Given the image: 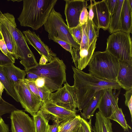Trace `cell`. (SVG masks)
<instances>
[{"label": "cell", "instance_id": "6da1fadb", "mask_svg": "<svg viewBox=\"0 0 132 132\" xmlns=\"http://www.w3.org/2000/svg\"><path fill=\"white\" fill-rule=\"evenodd\" d=\"M73 72L74 85L77 108L82 110L89 103L96 94L107 89L118 90L122 88L116 81L106 80L96 77L72 66Z\"/></svg>", "mask_w": 132, "mask_h": 132}, {"label": "cell", "instance_id": "7a4b0ae2", "mask_svg": "<svg viewBox=\"0 0 132 132\" xmlns=\"http://www.w3.org/2000/svg\"><path fill=\"white\" fill-rule=\"evenodd\" d=\"M23 9L18 18L20 25L37 30L46 21L57 0H23Z\"/></svg>", "mask_w": 132, "mask_h": 132}, {"label": "cell", "instance_id": "3957f363", "mask_svg": "<svg viewBox=\"0 0 132 132\" xmlns=\"http://www.w3.org/2000/svg\"><path fill=\"white\" fill-rule=\"evenodd\" d=\"M0 21L7 29L16 44L18 58L27 71L38 64L35 56L27 44L23 34L16 27L14 15L8 13H3L0 10Z\"/></svg>", "mask_w": 132, "mask_h": 132}, {"label": "cell", "instance_id": "277c9868", "mask_svg": "<svg viewBox=\"0 0 132 132\" xmlns=\"http://www.w3.org/2000/svg\"><path fill=\"white\" fill-rule=\"evenodd\" d=\"M66 67L62 60L56 57L51 62L44 65L38 64L26 71L44 78L45 86L51 93L62 87L66 82Z\"/></svg>", "mask_w": 132, "mask_h": 132}, {"label": "cell", "instance_id": "5b68a950", "mask_svg": "<svg viewBox=\"0 0 132 132\" xmlns=\"http://www.w3.org/2000/svg\"><path fill=\"white\" fill-rule=\"evenodd\" d=\"M87 65L89 73L96 77L117 81L119 61L106 51L94 52Z\"/></svg>", "mask_w": 132, "mask_h": 132}, {"label": "cell", "instance_id": "8992f818", "mask_svg": "<svg viewBox=\"0 0 132 132\" xmlns=\"http://www.w3.org/2000/svg\"><path fill=\"white\" fill-rule=\"evenodd\" d=\"M43 25L50 40H59L68 43L73 47H80V45L73 38L61 15L55 11L54 7Z\"/></svg>", "mask_w": 132, "mask_h": 132}, {"label": "cell", "instance_id": "52a82bcc", "mask_svg": "<svg viewBox=\"0 0 132 132\" xmlns=\"http://www.w3.org/2000/svg\"><path fill=\"white\" fill-rule=\"evenodd\" d=\"M132 42L130 34L119 31L107 39L106 51L119 61L132 64Z\"/></svg>", "mask_w": 132, "mask_h": 132}, {"label": "cell", "instance_id": "ba28073f", "mask_svg": "<svg viewBox=\"0 0 132 132\" xmlns=\"http://www.w3.org/2000/svg\"><path fill=\"white\" fill-rule=\"evenodd\" d=\"M14 88L19 102L24 111L33 117L40 110L42 106L40 100L38 99L28 89L23 80L14 84Z\"/></svg>", "mask_w": 132, "mask_h": 132}, {"label": "cell", "instance_id": "9c48e42d", "mask_svg": "<svg viewBox=\"0 0 132 132\" xmlns=\"http://www.w3.org/2000/svg\"><path fill=\"white\" fill-rule=\"evenodd\" d=\"M49 101L67 110L77 112L76 99L73 86L68 83L54 93H50Z\"/></svg>", "mask_w": 132, "mask_h": 132}, {"label": "cell", "instance_id": "30bf717a", "mask_svg": "<svg viewBox=\"0 0 132 132\" xmlns=\"http://www.w3.org/2000/svg\"><path fill=\"white\" fill-rule=\"evenodd\" d=\"M40 110L48 120L59 124L77 115V112L57 105L49 100L44 103Z\"/></svg>", "mask_w": 132, "mask_h": 132}, {"label": "cell", "instance_id": "8fae6325", "mask_svg": "<svg viewBox=\"0 0 132 132\" xmlns=\"http://www.w3.org/2000/svg\"><path fill=\"white\" fill-rule=\"evenodd\" d=\"M107 89L103 90L98 108L105 117L109 118L112 114L119 108L118 97L120 89Z\"/></svg>", "mask_w": 132, "mask_h": 132}, {"label": "cell", "instance_id": "7c38bea8", "mask_svg": "<svg viewBox=\"0 0 132 132\" xmlns=\"http://www.w3.org/2000/svg\"><path fill=\"white\" fill-rule=\"evenodd\" d=\"M94 17L92 20L98 36L100 28L106 30L109 28L111 15L105 0L96 2L93 0Z\"/></svg>", "mask_w": 132, "mask_h": 132}, {"label": "cell", "instance_id": "4fadbf2b", "mask_svg": "<svg viewBox=\"0 0 132 132\" xmlns=\"http://www.w3.org/2000/svg\"><path fill=\"white\" fill-rule=\"evenodd\" d=\"M10 118L11 132H36L33 120L22 110H14Z\"/></svg>", "mask_w": 132, "mask_h": 132}, {"label": "cell", "instance_id": "5bb4252c", "mask_svg": "<svg viewBox=\"0 0 132 132\" xmlns=\"http://www.w3.org/2000/svg\"><path fill=\"white\" fill-rule=\"evenodd\" d=\"M65 4L64 14L67 25L69 28L76 27L79 24V19L81 11L87 5V1L64 0Z\"/></svg>", "mask_w": 132, "mask_h": 132}, {"label": "cell", "instance_id": "9a60e30c", "mask_svg": "<svg viewBox=\"0 0 132 132\" xmlns=\"http://www.w3.org/2000/svg\"><path fill=\"white\" fill-rule=\"evenodd\" d=\"M23 33L28 44L33 47L41 56L45 57L49 62L57 57L56 54L42 41L35 32L28 30L23 31Z\"/></svg>", "mask_w": 132, "mask_h": 132}, {"label": "cell", "instance_id": "2e32d148", "mask_svg": "<svg viewBox=\"0 0 132 132\" xmlns=\"http://www.w3.org/2000/svg\"><path fill=\"white\" fill-rule=\"evenodd\" d=\"M97 39L95 40L88 49L72 48L71 55L76 68L82 70L88 65L96 47Z\"/></svg>", "mask_w": 132, "mask_h": 132}, {"label": "cell", "instance_id": "e0dca14e", "mask_svg": "<svg viewBox=\"0 0 132 132\" xmlns=\"http://www.w3.org/2000/svg\"><path fill=\"white\" fill-rule=\"evenodd\" d=\"M117 81L121 88L126 90L132 89V64L119 61Z\"/></svg>", "mask_w": 132, "mask_h": 132}, {"label": "cell", "instance_id": "ac0fdd59", "mask_svg": "<svg viewBox=\"0 0 132 132\" xmlns=\"http://www.w3.org/2000/svg\"><path fill=\"white\" fill-rule=\"evenodd\" d=\"M121 31L130 34L132 31V10L128 0H124L120 15Z\"/></svg>", "mask_w": 132, "mask_h": 132}, {"label": "cell", "instance_id": "d6986e66", "mask_svg": "<svg viewBox=\"0 0 132 132\" xmlns=\"http://www.w3.org/2000/svg\"><path fill=\"white\" fill-rule=\"evenodd\" d=\"M4 72L10 80L14 84L24 80L27 75L25 70L20 69L14 64L3 66Z\"/></svg>", "mask_w": 132, "mask_h": 132}, {"label": "cell", "instance_id": "ffe728a7", "mask_svg": "<svg viewBox=\"0 0 132 132\" xmlns=\"http://www.w3.org/2000/svg\"><path fill=\"white\" fill-rule=\"evenodd\" d=\"M103 90L97 92L82 110L83 112L80 113L81 117L86 120L89 119L94 116L95 111L98 108Z\"/></svg>", "mask_w": 132, "mask_h": 132}, {"label": "cell", "instance_id": "44dd1931", "mask_svg": "<svg viewBox=\"0 0 132 132\" xmlns=\"http://www.w3.org/2000/svg\"><path fill=\"white\" fill-rule=\"evenodd\" d=\"M95 121L92 128L94 132H113L110 120L105 117L99 111L95 114Z\"/></svg>", "mask_w": 132, "mask_h": 132}, {"label": "cell", "instance_id": "7402d4cb", "mask_svg": "<svg viewBox=\"0 0 132 132\" xmlns=\"http://www.w3.org/2000/svg\"><path fill=\"white\" fill-rule=\"evenodd\" d=\"M0 30L8 51L15 59H18V48L16 43L10 32L0 21Z\"/></svg>", "mask_w": 132, "mask_h": 132}, {"label": "cell", "instance_id": "603a6c76", "mask_svg": "<svg viewBox=\"0 0 132 132\" xmlns=\"http://www.w3.org/2000/svg\"><path fill=\"white\" fill-rule=\"evenodd\" d=\"M124 1V0H119L117 9L111 16L108 28L111 34L121 31L120 15Z\"/></svg>", "mask_w": 132, "mask_h": 132}, {"label": "cell", "instance_id": "cb8c5ba5", "mask_svg": "<svg viewBox=\"0 0 132 132\" xmlns=\"http://www.w3.org/2000/svg\"><path fill=\"white\" fill-rule=\"evenodd\" d=\"M0 81L3 85L7 94L16 102H19V99L13 84L10 80L4 73L3 67L1 66H0Z\"/></svg>", "mask_w": 132, "mask_h": 132}, {"label": "cell", "instance_id": "d4e9b609", "mask_svg": "<svg viewBox=\"0 0 132 132\" xmlns=\"http://www.w3.org/2000/svg\"><path fill=\"white\" fill-rule=\"evenodd\" d=\"M79 115L60 123L58 132H75L81 125L80 118Z\"/></svg>", "mask_w": 132, "mask_h": 132}, {"label": "cell", "instance_id": "484cf974", "mask_svg": "<svg viewBox=\"0 0 132 132\" xmlns=\"http://www.w3.org/2000/svg\"><path fill=\"white\" fill-rule=\"evenodd\" d=\"M36 132H47L49 120L40 110L33 117Z\"/></svg>", "mask_w": 132, "mask_h": 132}, {"label": "cell", "instance_id": "4316f807", "mask_svg": "<svg viewBox=\"0 0 132 132\" xmlns=\"http://www.w3.org/2000/svg\"><path fill=\"white\" fill-rule=\"evenodd\" d=\"M109 119L118 122L125 131H128L129 129H131V127L127 123L122 109L121 108H119L116 110Z\"/></svg>", "mask_w": 132, "mask_h": 132}, {"label": "cell", "instance_id": "83f0119b", "mask_svg": "<svg viewBox=\"0 0 132 132\" xmlns=\"http://www.w3.org/2000/svg\"><path fill=\"white\" fill-rule=\"evenodd\" d=\"M88 47L98 37L96 33V29L92 21L88 19L87 22Z\"/></svg>", "mask_w": 132, "mask_h": 132}, {"label": "cell", "instance_id": "f1b7e54d", "mask_svg": "<svg viewBox=\"0 0 132 132\" xmlns=\"http://www.w3.org/2000/svg\"><path fill=\"white\" fill-rule=\"evenodd\" d=\"M17 110L14 105L3 99L0 100V117L5 114L11 113L13 111Z\"/></svg>", "mask_w": 132, "mask_h": 132}, {"label": "cell", "instance_id": "f546056e", "mask_svg": "<svg viewBox=\"0 0 132 132\" xmlns=\"http://www.w3.org/2000/svg\"><path fill=\"white\" fill-rule=\"evenodd\" d=\"M35 80H29L25 78L23 81L31 92L38 99L40 100L38 88L34 82Z\"/></svg>", "mask_w": 132, "mask_h": 132}, {"label": "cell", "instance_id": "4dcf8cb0", "mask_svg": "<svg viewBox=\"0 0 132 132\" xmlns=\"http://www.w3.org/2000/svg\"><path fill=\"white\" fill-rule=\"evenodd\" d=\"M70 29L71 34L73 38L80 45L82 35V26L79 24L77 27Z\"/></svg>", "mask_w": 132, "mask_h": 132}, {"label": "cell", "instance_id": "1f68e13d", "mask_svg": "<svg viewBox=\"0 0 132 132\" xmlns=\"http://www.w3.org/2000/svg\"><path fill=\"white\" fill-rule=\"evenodd\" d=\"M87 22L82 26V35L80 44L79 48L80 49H88L89 48Z\"/></svg>", "mask_w": 132, "mask_h": 132}, {"label": "cell", "instance_id": "d6a6232c", "mask_svg": "<svg viewBox=\"0 0 132 132\" xmlns=\"http://www.w3.org/2000/svg\"><path fill=\"white\" fill-rule=\"evenodd\" d=\"M15 61L13 57L6 55L0 50V66L14 64Z\"/></svg>", "mask_w": 132, "mask_h": 132}, {"label": "cell", "instance_id": "836d02e7", "mask_svg": "<svg viewBox=\"0 0 132 132\" xmlns=\"http://www.w3.org/2000/svg\"><path fill=\"white\" fill-rule=\"evenodd\" d=\"M38 88L42 106L44 103L49 100L50 95L51 93L45 86L41 88Z\"/></svg>", "mask_w": 132, "mask_h": 132}, {"label": "cell", "instance_id": "e575fe53", "mask_svg": "<svg viewBox=\"0 0 132 132\" xmlns=\"http://www.w3.org/2000/svg\"><path fill=\"white\" fill-rule=\"evenodd\" d=\"M125 98V104L129 110L131 118H132V89L126 90L124 95Z\"/></svg>", "mask_w": 132, "mask_h": 132}, {"label": "cell", "instance_id": "d590c367", "mask_svg": "<svg viewBox=\"0 0 132 132\" xmlns=\"http://www.w3.org/2000/svg\"><path fill=\"white\" fill-rule=\"evenodd\" d=\"M105 1L111 16L117 9L119 0H105Z\"/></svg>", "mask_w": 132, "mask_h": 132}, {"label": "cell", "instance_id": "8d00e7d4", "mask_svg": "<svg viewBox=\"0 0 132 132\" xmlns=\"http://www.w3.org/2000/svg\"><path fill=\"white\" fill-rule=\"evenodd\" d=\"M81 125L85 132H93L92 125V118L89 119L88 121L81 117L80 118Z\"/></svg>", "mask_w": 132, "mask_h": 132}, {"label": "cell", "instance_id": "74e56055", "mask_svg": "<svg viewBox=\"0 0 132 132\" xmlns=\"http://www.w3.org/2000/svg\"><path fill=\"white\" fill-rule=\"evenodd\" d=\"M87 6L88 5L83 7L80 15L79 24L81 26L86 23L88 20V12L87 9Z\"/></svg>", "mask_w": 132, "mask_h": 132}, {"label": "cell", "instance_id": "f35d334b", "mask_svg": "<svg viewBox=\"0 0 132 132\" xmlns=\"http://www.w3.org/2000/svg\"><path fill=\"white\" fill-rule=\"evenodd\" d=\"M54 41L58 43L63 48L70 52L71 55L72 54V47L70 44L65 42L59 40H55Z\"/></svg>", "mask_w": 132, "mask_h": 132}, {"label": "cell", "instance_id": "ab89813d", "mask_svg": "<svg viewBox=\"0 0 132 132\" xmlns=\"http://www.w3.org/2000/svg\"><path fill=\"white\" fill-rule=\"evenodd\" d=\"M0 50L6 55L14 58L8 51L3 37L2 39H0Z\"/></svg>", "mask_w": 132, "mask_h": 132}, {"label": "cell", "instance_id": "60d3db41", "mask_svg": "<svg viewBox=\"0 0 132 132\" xmlns=\"http://www.w3.org/2000/svg\"><path fill=\"white\" fill-rule=\"evenodd\" d=\"M9 128L1 117H0V132H9Z\"/></svg>", "mask_w": 132, "mask_h": 132}, {"label": "cell", "instance_id": "b9f144b4", "mask_svg": "<svg viewBox=\"0 0 132 132\" xmlns=\"http://www.w3.org/2000/svg\"><path fill=\"white\" fill-rule=\"evenodd\" d=\"M36 86L38 88H41L45 86V81L43 77H40L35 79L34 81Z\"/></svg>", "mask_w": 132, "mask_h": 132}, {"label": "cell", "instance_id": "7bdbcfd3", "mask_svg": "<svg viewBox=\"0 0 132 132\" xmlns=\"http://www.w3.org/2000/svg\"><path fill=\"white\" fill-rule=\"evenodd\" d=\"M60 124L54 122L52 125H49L47 132H58Z\"/></svg>", "mask_w": 132, "mask_h": 132}, {"label": "cell", "instance_id": "ee69618b", "mask_svg": "<svg viewBox=\"0 0 132 132\" xmlns=\"http://www.w3.org/2000/svg\"><path fill=\"white\" fill-rule=\"evenodd\" d=\"M90 4L87 6V8L89 9L88 19L92 21L94 15L92 8L93 0H90Z\"/></svg>", "mask_w": 132, "mask_h": 132}, {"label": "cell", "instance_id": "f6af8a7d", "mask_svg": "<svg viewBox=\"0 0 132 132\" xmlns=\"http://www.w3.org/2000/svg\"><path fill=\"white\" fill-rule=\"evenodd\" d=\"M27 77L26 79L29 80H35L39 78V77L38 75L34 73L27 72Z\"/></svg>", "mask_w": 132, "mask_h": 132}, {"label": "cell", "instance_id": "bcb514c9", "mask_svg": "<svg viewBox=\"0 0 132 132\" xmlns=\"http://www.w3.org/2000/svg\"><path fill=\"white\" fill-rule=\"evenodd\" d=\"M48 61L47 60L45 57L41 56L38 63L41 65H44Z\"/></svg>", "mask_w": 132, "mask_h": 132}, {"label": "cell", "instance_id": "7dc6e473", "mask_svg": "<svg viewBox=\"0 0 132 132\" xmlns=\"http://www.w3.org/2000/svg\"><path fill=\"white\" fill-rule=\"evenodd\" d=\"M4 89V87L3 85L0 81V100L3 99L2 98V95Z\"/></svg>", "mask_w": 132, "mask_h": 132}, {"label": "cell", "instance_id": "c3c4849f", "mask_svg": "<svg viewBox=\"0 0 132 132\" xmlns=\"http://www.w3.org/2000/svg\"><path fill=\"white\" fill-rule=\"evenodd\" d=\"M75 132H85L82 127L80 125Z\"/></svg>", "mask_w": 132, "mask_h": 132}, {"label": "cell", "instance_id": "681fc988", "mask_svg": "<svg viewBox=\"0 0 132 132\" xmlns=\"http://www.w3.org/2000/svg\"><path fill=\"white\" fill-rule=\"evenodd\" d=\"M129 6L131 10H132V0H128Z\"/></svg>", "mask_w": 132, "mask_h": 132}, {"label": "cell", "instance_id": "f907efd6", "mask_svg": "<svg viewBox=\"0 0 132 132\" xmlns=\"http://www.w3.org/2000/svg\"><path fill=\"white\" fill-rule=\"evenodd\" d=\"M3 37L2 34L0 30V39H2Z\"/></svg>", "mask_w": 132, "mask_h": 132}, {"label": "cell", "instance_id": "816d5d0a", "mask_svg": "<svg viewBox=\"0 0 132 132\" xmlns=\"http://www.w3.org/2000/svg\"><path fill=\"white\" fill-rule=\"evenodd\" d=\"M11 1H13V2L15 1H16L18 2H19L21 1H22V0H16V1H14V0H11Z\"/></svg>", "mask_w": 132, "mask_h": 132}]
</instances>
